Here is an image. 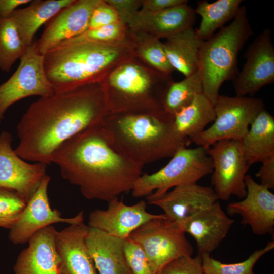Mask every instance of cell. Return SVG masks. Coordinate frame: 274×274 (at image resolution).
<instances>
[{"label": "cell", "mask_w": 274, "mask_h": 274, "mask_svg": "<svg viewBox=\"0 0 274 274\" xmlns=\"http://www.w3.org/2000/svg\"><path fill=\"white\" fill-rule=\"evenodd\" d=\"M108 113L99 83L39 97L17 125L19 143L15 151L26 161L48 165L61 144L101 123Z\"/></svg>", "instance_id": "cell-1"}, {"label": "cell", "mask_w": 274, "mask_h": 274, "mask_svg": "<svg viewBox=\"0 0 274 274\" xmlns=\"http://www.w3.org/2000/svg\"><path fill=\"white\" fill-rule=\"evenodd\" d=\"M101 123L61 144L53 154L51 163L59 167L62 178L77 186L85 198L109 202L131 191L144 166L112 147Z\"/></svg>", "instance_id": "cell-2"}, {"label": "cell", "mask_w": 274, "mask_h": 274, "mask_svg": "<svg viewBox=\"0 0 274 274\" xmlns=\"http://www.w3.org/2000/svg\"><path fill=\"white\" fill-rule=\"evenodd\" d=\"M101 125L112 147L143 166L171 158L189 145L176 133L173 117L163 110L108 113Z\"/></svg>", "instance_id": "cell-3"}, {"label": "cell", "mask_w": 274, "mask_h": 274, "mask_svg": "<svg viewBox=\"0 0 274 274\" xmlns=\"http://www.w3.org/2000/svg\"><path fill=\"white\" fill-rule=\"evenodd\" d=\"M122 40L61 44L44 54L47 77L55 92L99 83L102 74L122 56Z\"/></svg>", "instance_id": "cell-4"}, {"label": "cell", "mask_w": 274, "mask_h": 274, "mask_svg": "<svg viewBox=\"0 0 274 274\" xmlns=\"http://www.w3.org/2000/svg\"><path fill=\"white\" fill-rule=\"evenodd\" d=\"M253 32L246 6H241L232 21L203 41L199 52V72L203 93L214 104L222 84L233 80L239 71L237 57Z\"/></svg>", "instance_id": "cell-5"}, {"label": "cell", "mask_w": 274, "mask_h": 274, "mask_svg": "<svg viewBox=\"0 0 274 274\" xmlns=\"http://www.w3.org/2000/svg\"><path fill=\"white\" fill-rule=\"evenodd\" d=\"M100 85L109 113L163 110L161 99L168 86H156L144 68L132 63L118 67L110 75L108 84Z\"/></svg>", "instance_id": "cell-6"}, {"label": "cell", "mask_w": 274, "mask_h": 274, "mask_svg": "<svg viewBox=\"0 0 274 274\" xmlns=\"http://www.w3.org/2000/svg\"><path fill=\"white\" fill-rule=\"evenodd\" d=\"M212 161L207 148L198 146L179 149L163 167L152 174H143L131 190L135 198L146 197L148 203L162 197L178 186L197 183L211 174Z\"/></svg>", "instance_id": "cell-7"}, {"label": "cell", "mask_w": 274, "mask_h": 274, "mask_svg": "<svg viewBox=\"0 0 274 274\" xmlns=\"http://www.w3.org/2000/svg\"><path fill=\"white\" fill-rule=\"evenodd\" d=\"M264 109V104L259 98L219 94L214 104L215 119L212 124L191 144L208 148L223 140L241 141L256 116Z\"/></svg>", "instance_id": "cell-8"}, {"label": "cell", "mask_w": 274, "mask_h": 274, "mask_svg": "<svg viewBox=\"0 0 274 274\" xmlns=\"http://www.w3.org/2000/svg\"><path fill=\"white\" fill-rule=\"evenodd\" d=\"M128 238L143 249L153 274L171 261L193 252L184 231L164 214L141 225Z\"/></svg>", "instance_id": "cell-9"}, {"label": "cell", "mask_w": 274, "mask_h": 274, "mask_svg": "<svg viewBox=\"0 0 274 274\" xmlns=\"http://www.w3.org/2000/svg\"><path fill=\"white\" fill-rule=\"evenodd\" d=\"M46 73L44 55L36 42L28 46L12 76L0 85V123L9 108L26 97L47 96L55 93Z\"/></svg>", "instance_id": "cell-10"}, {"label": "cell", "mask_w": 274, "mask_h": 274, "mask_svg": "<svg viewBox=\"0 0 274 274\" xmlns=\"http://www.w3.org/2000/svg\"><path fill=\"white\" fill-rule=\"evenodd\" d=\"M212 161L211 183L218 199L228 200L232 196L245 197V177L250 166L244 155L241 141L223 140L207 148Z\"/></svg>", "instance_id": "cell-11"}, {"label": "cell", "mask_w": 274, "mask_h": 274, "mask_svg": "<svg viewBox=\"0 0 274 274\" xmlns=\"http://www.w3.org/2000/svg\"><path fill=\"white\" fill-rule=\"evenodd\" d=\"M50 181V176L46 175L17 221L9 229V239L13 244L20 245L28 242L37 232L54 223L71 225L84 222L83 211L73 217L64 218L59 211L51 208L48 195Z\"/></svg>", "instance_id": "cell-12"}, {"label": "cell", "mask_w": 274, "mask_h": 274, "mask_svg": "<svg viewBox=\"0 0 274 274\" xmlns=\"http://www.w3.org/2000/svg\"><path fill=\"white\" fill-rule=\"evenodd\" d=\"M246 62L233 80L236 95L252 96L274 82V45L271 30L264 28L249 46Z\"/></svg>", "instance_id": "cell-13"}, {"label": "cell", "mask_w": 274, "mask_h": 274, "mask_svg": "<svg viewBox=\"0 0 274 274\" xmlns=\"http://www.w3.org/2000/svg\"><path fill=\"white\" fill-rule=\"evenodd\" d=\"M8 131L0 134V187L18 193L27 202L47 175V165L29 163L21 158L12 147Z\"/></svg>", "instance_id": "cell-14"}, {"label": "cell", "mask_w": 274, "mask_h": 274, "mask_svg": "<svg viewBox=\"0 0 274 274\" xmlns=\"http://www.w3.org/2000/svg\"><path fill=\"white\" fill-rule=\"evenodd\" d=\"M102 0H75L61 9L45 24L43 32L36 42L43 55L63 42L77 37L88 29L94 8Z\"/></svg>", "instance_id": "cell-15"}, {"label": "cell", "mask_w": 274, "mask_h": 274, "mask_svg": "<svg viewBox=\"0 0 274 274\" xmlns=\"http://www.w3.org/2000/svg\"><path fill=\"white\" fill-rule=\"evenodd\" d=\"M247 194L241 201L229 203V215H239L241 224L249 225L258 235L272 234L274 230V194L269 189L257 183L250 175L245 177Z\"/></svg>", "instance_id": "cell-16"}, {"label": "cell", "mask_w": 274, "mask_h": 274, "mask_svg": "<svg viewBox=\"0 0 274 274\" xmlns=\"http://www.w3.org/2000/svg\"><path fill=\"white\" fill-rule=\"evenodd\" d=\"M161 215L147 212L144 200L127 205L116 197L108 202L107 209H96L90 213L88 226L125 240L141 225Z\"/></svg>", "instance_id": "cell-17"}, {"label": "cell", "mask_w": 274, "mask_h": 274, "mask_svg": "<svg viewBox=\"0 0 274 274\" xmlns=\"http://www.w3.org/2000/svg\"><path fill=\"white\" fill-rule=\"evenodd\" d=\"M53 225L35 233L27 248L21 251L14 266L15 274H61V261L58 253Z\"/></svg>", "instance_id": "cell-18"}, {"label": "cell", "mask_w": 274, "mask_h": 274, "mask_svg": "<svg viewBox=\"0 0 274 274\" xmlns=\"http://www.w3.org/2000/svg\"><path fill=\"white\" fill-rule=\"evenodd\" d=\"M234 222L217 201L187 218L180 227L195 240L198 255L201 256L210 254L218 248Z\"/></svg>", "instance_id": "cell-19"}, {"label": "cell", "mask_w": 274, "mask_h": 274, "mask_svg": "<svg viewBox=\"0 0 274 274\" xmlns=\"http://www.w3.org/2000/svg\"><path fill=\"white\" fill-rule=\"evenodd\" d=\"M218 199L212 187L193 183L175 187L149 204L161 208L168 219L180 226L187 218Z\"/></svg>", "instance_id": "cell-20"}, {"label": "cell", "mask_w": 274, "mask_h": 274, "mask_svg": "<svg viewBox=\"0 0 274 274\" xmlns=\"http://www.w3.org/2000/svg\"><path fill=\"white\" fill-rule=\"evenodd\" d=\"M196 14L188 4L158 12L140 10L128 26L135 32H144L166 39L186 29L193 27Z\"/></svg>", "instance_id": "cell-21"}, {"label": "cell", "mask_w": 274, "mask_h": 274, "mask_svg": "<svg viewBox=\"0 0 274 274\" xmlns=\"http://www.w3.org/2000/svg\"><path fill=\"white\" fill-rule=\"evenodd\" d=\"M89 227L84 222L57 232L56 244L62 274H98L86 244Z\"/></svg>", "instance_id": "cell-22"}, {"label": "cell", "mask_w": 274, "mask_h": 274, "mask_svg": "<svg viewBox=\"0 0 274 274\" xmlns=\"http://www.w3.org/2000/svg\"><path fill=\"white\" fill-rule=\"evenodd\" d=\"M85 241L98 274H131L124 254V240L89 227Z\"/></svg>", "instance_id": "cell-23"}, {"label": "cell", "mask_w": 274, "mask_h": 274, "mask_svg": "<svg viewBox=\"0 0 274 274\" xmlns=\"http://www.w3.org/2000/svg\"><path fill=\"white\" fill-rule=\"evenodd\" d=\"M75 0H34L11 14L19 34L27 46H31L38 29Z\"/></svg>", "instance_id": "cell-24"}, {"label": "cell", "mask_w": 274, "mask_h": 274, "mask_svg": "<svg viewBox=\"0 0 274 274\" xmlns=\"http://www.w3.org/2000/svg\"><path fill=\"white\" fill-rule=\"evenodd\" d=\"M203 42L195 29L190 27L167 38L163 45L173 68L186 77L199 70V52Z\"/></svg>", "instance_id": "cell-25"}, {"label": "cell", "mask_w": 274, "mask_h": 274, "mask_svg": "<svg viewBox=\"0 0 274 274\" xmlns=\"http://www.w3.org/2000/svg\"><path fill=\"white\" fill-rule=\"evenodd\" d=\"M241 141L245 158L250 166L274 155V117L262 110Z\"/></svg>", "instance_id": "cell-26"}, {"label": "cell", "mask_w": 274, "mask_h": 274, "mask_svg": "<svg viewBox=\"0 0 274 274\" xmlns=\"http://www.w3.org/2000/svg\"><path fill=\"white\" fill-rule=\"evenodd\" d=\"M215 119L214 105L202 93L175 114L173 126L176 133L190 145Z\"/></svg>", "instance_id": "cell-27"}, {"label": "cell", "mask_w": 274, "mask_h": 274, "mask_svg": "<svg viewBox=\"0 0 274 274\" xmlns=\"http://www.w3.org/2000/svg\"><path fill=\"white\" fill-rule=\"evenodd\" d=\"M242 0H217L210 3L199 1L194 9L196 14L201 17L199 27L195 29L197 37L204 41L215 31L233 19L241 7Z\"/></svg>", "instance_id": "cell-28"}, {"label": "cell", "mask_w": 274, "mask_h": 274, "mask_svg": "<svg viewBox=\"0 0 274 274\" xmlns=\"http://www.w3.org/2000/svg\"><path fill=\"white\" fill-rule=\"evenodd\" d=\"M203 93V84L199 72L183 80L172 82L165 89L161 102L163 111L172 116L189 105L197 95Z\"/></svg>", "instance_id": "cell-29"}, {"label": "cell", "mask_w": 274, "mask_h": 274, "mask_svg": "<svg viewBox=\"0 0 274 274\" xmlns=\"http://www.w3.org/2000/svg\"><path fill=\"white\" fill-rule=\"evenodd\" d=\"M27 48L12 18L0 17V71L9 72Z\"/></svg>", "instance_id": "cell-30"}, {"label": "cell", "mask_w": 274, "mask_h": 274, "mask_svg": "<svg viewBox=\"0 0 274 274\" xmlns=\"http://www.w3.org/2000/svg\"><path fill=\"white\" fill-rule=\"evenodd\" d=\"M274 249V242H269L263 248L254 251L243 261L225 263L213 258L210 254L201 255L204 274H255L253 267L264 255Z\"/></svg>", "instance_id": "cell-31"}, {"label": "cell", "mask_w": 274, "mask_h": 274, "mask_svg": "<svg viewBox=\"0 0 274 274\" xmlns=\"http://www.w3.org/2000/svg\"><path fill=\"white\" fill-rule=\"evenodd\" d=\"M135 33L138 51L142 58L159 72L170 75L174 69L166 56L163 43L149 34Z\"/></svg>", "instance_id": "cell-32"}, {"label": "cell", "mask_w": 274, "mask_h": 274, "mask_svg": "<svg viewBox=\"0 0 274 274\" xmlns=\"http://www.w3.org/2000/svg\"><path fill=\"white\" fill-rule=\"evenodd\" d=\"M26 203L15 191L0 187V227L9 230L21 215Z\"/></svg>", "instance_id": "cell-33"}, {"label": "cell", "mask_w": 274, "mask_h": 274, "mask_svg": "<svg viewBox=\"0 0 274 274\" xmlns=\"http://www.w3.org/2000/svg\"><path fill=\"white\" fill-rule=\"evenodd\" d=\"M125 25L120 21L96 28L88 29L81 35L68 39L61 44L84 42H112L119 41L123 39L125 32Z\"/></svg>", "instance_id": "cell-34"}, {"label": "cell", "mask_w": 274, "mask_h": 274, "mask_svg": "<svg viewBox=\"0 0 274 274\" xmlns=\"http://www.w3.org/2000/svg\"><path fill=\"white\" fill-rule=\"evenodd\" d=\"M124 251L131 274H153L145 253L136 242L129 238L125 239Z\"/></svg>", "instance_id": "cell-35"}, {"label": "cell", "mask_w": 274, "mask_h": 274, "mask_svg": "<svg viewBox=\"0 0 274 274\" xmlns=\"http://www.w3.org/2000/svg\"><path fill=\"white\" fill-rule=\"evenodd\" d=\"M156 274H204L201 256L179 257L165 264Z\"/></svg>", "instance_id": "cell-36"}, {"label": "cell", "mask_w": 274, "mask_h": 274, "mask_svg": "<svg viewBox=\"0 0 274 274\" xmlns=\"http://www.w3.org/2000/svg\"><path fill=\"white\" fill-rule=\"evenodd\" d=\"M115 10L105 1L93 10L89 22L88 29H94L120 22Z\"/></svg>", "instance_id": "cell-37"}, {"label": "cell", "mask_w": 274, "mask_h": 274, "mask_svg": "<svg viewBox=\"0 0 274 274\" xmlns=\"http://www.w3.org/2000/svg\"><path fill=\"white\" fill-rule=\"evenodd\" d=\"M117 13L120 21L125 25L130 21L140 10L142 1L138 0H106Z\"/></svg>", "instance_id": "cell-38"}, {"label": "cell", "mask_w": 274, "mask_h": 274, "mask_svg": "<svg viewBox=\"0 0 274 274\" xmlns=\"http://www.w3.org/2000/svg\"><path fill=\"white\" fill-rule=\"evenodd\" d=\"M262 165L256 174L260 180V184L268 189L274 188V155L261 162Z\"/></svg>", "instance_id": "cell-39"}, {"label": "cell", "mask_w": 274, "mask_h": 274, "mask_svg": "<svg viewBox=\"0 0 274 274\" xmlns=\"http://www.w3.org/2000/svg\"><path fill=\"white\" fill-rule=\"evenodd\" d=\"M186 0H144L141 9L148 12H158L179 5L188 4Z\"/></svg>", "instance_id": "cell-40"}, {"label": "cell", "mask_w": 274, "mask_h": 274, "mask_svg": "<svg viewBox=\"0 0 274 274\" xmlns=\"http://www.w3.org/2000/svg\"><path fill=\"white\" fill-rule=\"evenodd\" d=\"M31 2V0H0V17L9 18L18 7Z\"/></svg>", "instance_id": "cell-41"}, {"label": "cell", "mask_w": 274, "mask_h": 274, "mask_svg": "<svg viewBox=\"0 0 274 274\" xmlns=\"http://www.w3.org/2000/svg\"><path fill=\"white\" fill-rule=\"evenodd\" d=\"M61 274H62V273H61Z\"/></svg>", "instance_id": "cell-42"}]
</instances>
